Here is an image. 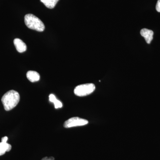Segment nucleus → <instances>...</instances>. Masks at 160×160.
<instances>
[{
	"label": "nucleus",
	"instance_id": "nucleus-9",
	"mask_svg": "<svg viewBox=\"0 0 160 160\" xmlns=\"http://www.w3.org/2000/svg\"><path fill=\"white\" fill-rule=\"evenodd\" d=\"M49 9H53L54 8L58 2L59 0H40Z\"/></svg>",
	"mask_w": 160,
	"mask_h": 160
},
{
	"label": "nucleus",
	"instance_id": "nucleus-5",
	"mask_svg": "<svg viewBox=\"0 0 160 160\" xmlns=\"http://www.w3.org/2000/svg\"><path fill=\"white\" fill-rule=\"evenodd\" d=\"M141 35L145 39L146 42L150 44L153 39V32L147 29H143L140 32Z\"/></svg>",
	"mask_w": 160,
	"mask_h": 160
},
{
	"label": "nucleus",
	"instance_id": "nucleus-7",
	"mask_svg": "<svg viewBox=\"0 0 160 160\" xmlns=\"http://www.w3.org/2000/svg\"><path fill=\"white\" fill-rule=\"evenodd\" d=\"M26 77L28 79L32 82H38L40 80V78L39 74L36 71H28L26 73Z\"/></svg>",
	"mask_w": 160,
	"mask_h": 160
},
{
	"label": "nucleus",
	"instance_id": "nucleus-8",
	"mask_svg": "<svg viewBox=\"0 0 160 160\" xmlns=\"http://www.w3.org/2000/svg\"><path fill=\"white\" fill-rule=\"evenodd\" d=\"M11 148L12 146L10 144L7 142H0V156L5 154L6 152L10 151Z\"/></svg>",
	"mask_w": 160,
	"mask_h": 160
},
{
	"label": "nucleus",
	"instance_id": "nucleus-6",
	"mask_svg": "<svg viewBox=\"0 0 160 160\" xmlns=\"http://www.w3.org/2000/svg\"><path fill=\"white\" fill-rule=\"evenodd\" d=\"M15 46L18 52H24L27 49V46L26 44L22 41V40L19 38H16L13 41Z\"/></svg>",
	"mask_w": 160,
	"mask_h": 160
},
{
	"label": "nucleus",
	"instance_id": "nucleus-3",
	"mask_svg": "<svg viewBox=\"0 0 160 160\" xmlns=\"http://www.w3.org/2000/svg\"><path fill=\"white\" fill-rule=\"evenodd\" d=\"M95 89V86L92 83L82 84L76 87L74 94L79 97L86 96L92 93Z\"/></svg>",
	"mask_w": 160,
	"mask_h": 160
},
{
	"label": "nucleus",
	"instance_id": "nucleus-11",
	"mask_svg": "<svg viewBox=\"0 0 160 160\" xmlns=\"http://www.w3.org/2000/svg\"><path fill=\"white\" fill-rule=\"evenodd\" d=\"M156 9L157 11L160 12V0H158L156 6Z\"/></svg>",
	"mask_w": 160,
	"mask_h": 160
},
{
	"label": "nucleus",
	"instance_id": "nucleus-1",
	"mask_svg": "<svg viewBox=\"0 0 160 160\" xmlns=\"http://www.w3.org/2000/svg\"><path fill=\"white\" fill-rule=\"evenodd\" d=\"M20 98V95L18 92L13 90L7 92L2 98L4 109L6 111L13 109L19 102Z\"/></svg>",
	"mask_w": 160,
	"mask_h": 160
},
{
	"label": "nucleus",
	"instance_id": "nucleus-2",
	"mask_svg": "<svg viewBox=\"0 0 160 160\" xmlns=\"http://www.w3.org/2000/svg\"><path fill=\"white\" fill-rule=\"evenodd\" d=\"M25 22L29 29L43 32L45 29V25L39 18L32 14H26L25 17Z\"/></svg>",
	"mask_w": 160,
	"mask_h": 160
},
{
	"label": "nucleus",
	"instance_id": "nucleus-13",
	"mask_svg": "<svg viewBox=\"0 0 160 160\" xmlns=\"http://www.w3.org/2000/svg\"><path fill=\"white\" fill-rule=\"evenodd\" d=\"M8 138L7 137H4L2 138V142H7V140H8Z\"/></svg>",
	"mask_w": 160,
	"mask_h": 160
},
{
	"label": "nucleus",
	"instance_id": "nucleus-12",
	"mask_svg": "<svg viewBox=\"0 0 160 160\" xmlns=\"http://www.w3.org/2000/svg\"><path fill=\"white\" fill-rule=\"evenodd\" d=\"M42 160H54V158L52 157L50 158L45 157L42 159Z\"/></svg>",
	"mask_w": 160,
	"mask_h": 160
},
{
	"label": "nucleus",
	"instance_id": "nucleus-4",
	"mask_svg": "<svg viewBox=\"0 0 160 160\" xmlns=\"http://www.w3.org/2000/svg\"><path fill=\"white\" fill-rule=\"evenodd\" d=\"M88 122H89L87 120L78 117H73L70 118L65 122L64 127L66 128H69L77 126H83L87 125Z\"/></svg>",
	"mask_w": 160,
	"mask_h": 160
},
{
	"label": "nucleus",
	"instance_id": "nucleus-10",
	"mask_svg": "<svg viewBox=\"0 0 160 160\" xmlns=\"http://www.w3.org/2000/svg\"><path fill=\"white\" fill-rule=\"evenodd\" d=\"M49 100L51 102L54 103L55 108L58 109L62 107V104L56 98L54 94H51L49 96Z\"/></svg>",
	"mask_w": 160,
	"mask_h": 160
}]
</instances>
